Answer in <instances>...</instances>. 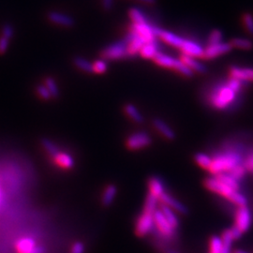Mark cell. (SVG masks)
<instances>
[{
  "mask_svg": "<svg viewBox=\"0 0 253 253\" xmlns=\"http://www.w3.org/2000/svg\"><path fill=\"white\" fill-rule=\"evenodd\" d=\"M115 0H102V6L106 12H110L114 8Z\"/></svg>",
  "mask_w": 253,
  "mask_h": 253,
  "instance_id": "f6af8a7d",
  "label": "cell"
},
{
  "mask_svg": "<svg viewBox=\"0 0 253 253\" xmlns=\"http://www.w3.org/2000/svg\"><path fill=\"white\" fill-rule=\"evenodd\" d=\"M1 199H2V194H1V191H0V202H1Z\"/></svg>",
  "mask_w": 253,
  "mask_h": 253,
  "instance_id": "c3c4849f",
  "label": "cell"
},
{
  "mask_svg": "<svg viewBox=\"0 0 253 253\" xmlns=\"http://www.w3.org/2000/svg\"><path fill=\"white\" fill-rule=\"evenodd\" d=\"M149 193L154 195L160 200V197L165 193L164 182L160 178L153 177L149 181Z\"/></svg>",
  "mask_w": 253,
  "mask_h": 253,
  "instance_id": "7402d4cb",
  "label": "cell"
},
{
  "mask_svg": "<svg viewBox=\"0 0 253 253\" xmlns=\"http://www.w3.org/2000/svg\"><path fill=\"white\" fill-rule=\"evenodd\" d=\"M125 38L128 41V57H135L137 54H139L140 50L146 44V42L132 30H130Z\"/></svg>",
  "mask_w": 253,
  "mask_h": 253,
  "instance_id": "7c38bea8",
  "label": "cell"
},
{
  "mask_svg": "<svg viewBox=\"0 0 253 253\" xmlns=\"http://www.w3.org/2000/svg\"><path fill=\"white\" fill-rule=\"evenodd\" d=\"M241 164L242 156L236 151H229L212 158V163L208 170L216 176L223 173H228Z\"/></svg>",
  "mask_w": 253,
  "mask_h": 253,
  "instance_id": "3957f363",
  "label": "cell"
},
{
  "mask_svg": "<svg viewBox=\"0 0 253 253\" xmlns=\"http://www.w3.org/2000/svg\"><path fill=\"white\" fill-rule=\"evenodd\" d=\"M229 232H230V234H231V236H232V238H233L234 240H238V239L241 238L242 236H243V233L239 230L238 228L236 225L232 226V227L229 229Z\"/></svg>",
  "mask_w": 253,
  "mask_h": 253,
  "instance_id": "ee69618b",
  "label": "cell"
},
{
  "mask_svg": "<svg viewBox=\"0 0 253 253\" xmlns=\"http://www.w3.org/2000/svg\"><path fill=\"white\" fill-rule=\"evenodd\" d=\"M52 160L60 168L65 169V170H70L74 167V159L73 158L72 155H70L66 152L60 151L59 154H57Z\"/></svg>",
  "mask_w": 253,
  "mask_h": 253,
  "instance_id": "ffe728a7",
  "label": "cell"
},
{
  "mask_svg": "<svg viewBox=\"0 0 253 253\" xmlns=\"http://www.w3.org/2000/svg\"><path fill=\"white\" fill-rule=\"evenodd\" d=\"M131 30L138 34L146 43L157 40L154 34V26L149 24V22L142 24H132Z\"/></svg>",
  "mask_w": 253,
  "mask_h": 253,
  "instance_id": "4fadbf2b",
  "label": "cell"
},
{
  "mask_svg": "<svg viewBox=\"0 0 253 253\" xmlns=\"http://www.w3.org/2000/svg\"><path fill=\"white\" fill-rule=\"evenodd\" d=\"M181 61L193 72V73H198V74H205L208 72L207 67L205 66V64H203L202 62H200L199 60L195 58H192L186 55L181 56L180 58Z\"/></svg>",
  "mask_w": 253,
  "mask_h": 253,
  "instance_id": "d6986e66",
  "label": "cell"
},
{
  "mask_svg": "<svg viewBox=\"0 0 253 253\" xmlns=\"http://www.w3.org/2000/svg\"><path fill=\"white\" fill-rule=\"evenodd\" d=\"M159 203H160V200L157 197H155L152 194L149 193L148 197H147V200H146V203H145L144 212L154 214L155 211L158 209Z\"/></svg>",
  "mask_w": 253,
  "mask_h": 253,
  "instance_id": "f546056e",
  "label": "cell"
},
{
  "mask_svg": "<svg viewBox=\"0 0 253 253\" xmlns=\"http://www.w3.org/2000/svg\"><path fill=\"white\" fill-rule=\"evenodd\" d=\"M234 179H237L238 181H240L241 179H244L246 173H247V169L245 167L244 164H239L238 166H236L233 170H231L230 172H228Z\"/></svg>",
  "mask_w": 253,
  "mask_h": 253,
  "instance_id": "d590c367",
  "label": "cell"
},
{
  "mask_svg": "<svg viewBox=\"0 0 253 253\" xmlns=\"http://www.w3.org/2000/svg\"><path fill=\"white\" fill-rule=\"evenodd\" d=\"M160 44L158 43L157 40H154L152 42L146 43L142 49L140 50L139 54L141 55L142 58L147 59V60H154V58L161 52L160 51Z\"/></svg>",
  "mask_w": 253,
  "mask_h": 253,
  "instance_id": "ac0fdd59",
  "label": "cell"
},
{
  "mask_svg": "<svg viewBox=\"0 0 253 253\" xmlns=\"http://www.w3.org/2000/svg\"><path fill=\"white\" fill-rule=\"evenodd\" d=\"M42 145H43V148L46 151V153L50 156L51 159H53L60 152L59 148L49 139H44L42 141Z\"/></svg>",
  "mask_w": 253,
  "mask_h": 253,
  "instance_id": "e575fe53",
  "label": "cell"
},
{
  "mask_svg": "<svg viewBox=\"0 0 253 253\" xmlns=\"http://www.w3.org/2000/svg\"><path fill=\"white\" fill-rule=\"evenodd\" d=\"M129 16H130L133 24H142V23L149 22L146 15L139 8H136V7H133L130 9Z\"/></svg>",
  "mask_w": 253,
  "mask_h": 253,
  "instance_id": "4316f807",
  "label": "cell"
},
{
  "mask_svg": "<svg viewBox=\"0 0 253 253\" xmlns=\"http://www.w3.org/2000/svg\"><path fill=\"white\" fill-rule=\"evenodd\" d=\"M10 43H11V40H9L3 36H0V55H4L8 51Z\"/></svg>",
  "mask_w": 253,
  "mask_h": 253,
  "instance_id": "b9f144b4",
  "label": "cell"
},
{
  "mask_svg": "<svg viewBox=\"0 0 253 253\" xmlns=\"http://www.w3.org/2000/svg\"><path fill=\"white\" fill-rule=\"evenodd\" d=\"M127 49L128 41L124 37L123 40L114 43L104 48L102 52V57L105 60H121L128 57Z\"/></svg>",
  "mask_w": 253,
  "mask_h": 253,
  "instance_id": "5b68a950",
  "label": "cell"
},
{
  "mask_svg": "<svg viewBox=\"0 0 253 253\" xmlns=\"http://www.w3.org/2000/svg\"><path fill=\"white\" fill-rule=\"evenodd\" d=\"M217 179H219L221 182H223L224 185H226L227 187L231 188L234 191H238L239 192L240 190V184L238 181L236 179H234L229 173H223V174H219L215 176Z\"/></svg>",
  "mask_w": 253,
  "mask_h": 253,
  "instance_id": "d4e9b609",
  "label": "cell"
},
{
  "mask_svg": "<svg viewBox=\"0 0 253 253\" xmlns=\"http://www.w3.org/2000/svg\"><path fill=\"white\" fill-rule=\"evenodd\" d=\"M168 253H179L178 252H176V251H169L168 252Z\"/></svg>",
  "mask_w": 253,
  "mask_h": 253,
  "instance_id": "7dc6e473",
  "label": "cell"
},
{
  "mask_svg": "<svg viewBox=\"0 0 253 253\" xmlns=\"http://www.w3.org/2000/svg\"><path fill=\"white\" fill-rule=\"evenodd\" d=\"M47 18L52 24L64 28H73L75 25L74 18L73 16L57 11L50 12L47 15Z\"/></svg>",
  "mask_w": 253,
  "mask_h": 253,
  "instance_id": "5bb4252c",
  "label": "cell"
},
{
  "mask_svg": "<svg viewBox=\"0 0 253 253\" xmlns=\"http://www.w3.org/2000/svg\"><path fill=\"white\" fill-rule=\"evenodd\" d=\"M151 143L152 139L150 135L145 132H138L131 134L126 141L127 148L131 150L146 149L151 145Z\"/></svg>",
  "mask_w": 253,
  "mask_h": 253,
  "instance_id": "ba28073f",
  "label": "cell"
},
{
  "mask_svg": "<svg viewBox=\"0 0 253 253\" xmlns=\"http://www.w3.org/2000/svg\"><path fill=\"white\" fill-rule=\"evenodd\" d=\"M93 73L98 74H105L108 70V63L105 60H98L93 63Z\"/></svg>",
  "mask_w": 253,
  "mask_h": 253,
  "instance_id": "8d00e7d4",
  "label": "cell"
},
{
  "mask_svg": "<svg viewBox=\"0 0 253 253\" xmlns=\"http://www.w3.org/2000/svg\"><path fill=\"white\" fill-rule=\"evenodd\" d=\"M231 78L237 79L243 83L253 82V69L250 68H241V67H232L230 69Z\"/></svg>",
  "mask_w": 253,
  "mask_h": 253,
  "instance_id": "e0dca14e",
  "label": "cell"
},
{
  "mask_svg": "<svg viewBox=\"0 0 253 253\" xmlns=\"http://www.w3.org/2000/svg\"><path fill=\"white\" fill-rule=\"evenodd\" d=\"M15 35V28L12 24L10 23H7L3 26L2 28V32H1V36L9 39V40H12L13 37Z\"/></svg>",
  "mask_w": 253,
  "mask_h": 253,
  "instance_id": "ab89813d",
  "label": "cell"
},
{
  "mask_svg": "<svg viewBox=\"0 0 253 253\" xmlns=\"http://www.w3.org/2000/svg\"><path fill=\"white\" fill-rule=\"evenodd\" d=\"M223 253V243L220 237L214 236L209 240L208 253Z\"/></svg>",
  "mask_w": 253,
  "mask_h": 253,
  "instance_id": "836d02e7",
  "label": "cell"
},
{
  "mask_svg": "<svg viewBox=\"0 0 253 253\" xmlns=\"http://www.w3.org/2000/svg\"><path fill=\"white\" fill-rule=\"evenodd\" d=\"M118 193V189L115 185H108L105 188L104 192L102 197V202L104 207H109L115 201V198Z\"/></svg>",
  "mask_w": 253,
  "mask_h": 253,
  "instance_id": "cb8c5ba5",
  "label": "cell"
},
{
  "mask_svg": "<svg viewBox=\"0 0 253 253\" xmlns=\"http://www.w3.org/2000/svg\"><path fill=\"white\" fill-rule=\"evenodd\" d=\"M235 253H247L246 251H243V250H237L236 252H235Z\"/></svg>",
  "mask_w": 253,
  "mask_h": 253,
  "instance_id": "bcb514c9",
  "label": "cell"
},
{
  "mask_svg": "<svg viewBox=\"0 0 253 253\" xmlns=\"http://www.w3.org/2000/svg\"><path fill=\"white\" fill-rule=\"evenodd\" d=\"M160 202H162L163 205L169 207L170 208L173 209L174 211L178 212L179 214L187 215L189 213V209L184 204H182L178 199H176L175 197H173L172 195L167 193H164L160 197Z\"/></svg>",
  "mask_w": 253,
  "mask_h": 253,
  "instance_id": "9a60e30c",
  "label": "cell"
},
{
  "mask_svg": "<svg viewBox=\"0 0 253 253\" xmlns=\"http://www.w3.org/2000/svg\"><path fill=\"white\" fill-rule=\"evenodd\" d=\"M153 126L164 138L168 140H174L176 138V134L173 131V129L166 122H164V120L160 119L153 120Z\"/></svg>",
  "mask_w": 253,
  "mask_h": 253,
  "instance_id": "44dd1931",
  "label": "cell"
},
{
  "mask_svg": "<svg viewBox=\"0 0 253 253\" xmlns=\"http://www.w3.org/2000/svg\"><path fill=\"white\" fill-rule=\"evenodd\" d=\"M161 211L163 212L165 219L167 220V222L171 224V226L177 230L179 227V216L177 215V212L174 211L173 209L170 208L169 207L165 206V205H163L161 208Z\"/></svg>",
  "mask_w": 253,
  "mask_h": 253,
  "instance_id": "603a6c76",
  "label": "cell"
},
{
  "mask_svg": "<svg viewBox=\"0 0 253 253\" xmlns=\"http://www.w3.org/2000/svg\"><path fill=\"white\" fill-rule=\"evenodd\" d=\"M153 60L155 61V63L157 65L166 68V69L175 70L176 72H178L179 74L185 77L193 76V73L181 61L180 59H176V58H173L171 56H168L166 54L160 52Z\"/></svg>",
  "mask_w": 253,
  "mask_h": 253,
  "instance_id": "277c9868",
  "label": "cell"
},
{
  "mask_svg": "<svg viewBox=\"0 0 253 253\" xmlns=\"http://www.w3.org/2000/svg\"><path fill=\"white\" fill-rule=\"evenodd\" d=\"M221 238H222V243H223V253H231L234 239L232 238L229 230L224 231Z\"/></svg>",
  "mask_w": 253,
  "mask_h": 253,
  "instance_id": "4dcf8cb0",
  "label": "cell"
},
{
  "mask_svg": "<svg viewBox=\"0 0 253 253\" xmlns=\"http://www.w3.org/2000/svg\"><path fill=\"white\" fill-rule=\"evenodd\" d=\"M45 86L47 88V89L49 90L52 98H58L60 96V89H59V86H58L57 82L55 81V79H53L52 77L46 78L45 81Z\"/></svg>",
  "mask_w": 253,
  "mask_h": 253,
  "instance_id": "1f68e13d",
  "label": "cell"
},
{
  "mask_svg": "<svg viewBox=\"0 0 253 253\" xmlns=\"http://www.w3.org/2000/svg\"><path fill=\"white\" fill-rule=\"evenodd\" d=\"M154 225L162 237L165 238H171L174 237L176 230L167 222L160 208L157 209L154 213Z\"/></svg>",
  "mask_w": 253,
  "mask_h": 253,
  "instance_id": "52a82bcc",
  "label": "cell"
},
{
  "mask_svg": "<svg viewBox=\"0 0 253 253\" xmlns=\"http://www.w3.org/2000/svg\"><path fill=\"white\" fill-rule=\"evenodd\" d=\"M233 47L230 45V43H220L216 45H208L204 50L203 58L205 60H213L218 57L223 56L231 52Z\"/></svg>",
  "mask_w": 253,
  "mask_h": 253,
  "instance_id": "8fae6325",
  "label": "cell"
},
{
  "mask_svg": "<svg viewBox=\"0 0 253 253\" xmlns=\"http://www.w3.org/2000/svg\"><path fill=\"white\" fill-rule=\"evenodd\" d=\"M125 113L126 115L131 119L134 120V122L141 124L144 122V117L141 114V112L138 110V108L135 105L132 104H128L124 107Z\"/></svg>",
  "mask_w": 253,
  "mask_h": 253,
  "instance_id": "484cf974",
  "label": "cell"
},
{
  "mask_svg": "<svg viewBox=\"0 0 253 253\" xmlns=\"http://www.w3.org/2000/svg\"><path fill=\"white\" fill-rule=\"evenodd\" d=\"M253 223V215L248 207L238 208L236 212L235 225L244 234L248 232Z\"/></svg>",
  "mask_w": 253,
  "mask_h": 253,
  "instance_id": "30bf717a",
  "label": "cell"
},
{
  "mask_svg": "<svg viewBox=\"0 0 253 253\" xmlns=\"http://www.w3.org/2000/svg\"><path fill=\"white\" fill-rule=\"evenodd\" d=\"M205 186L207 187V189H208L209 191L227 198L229 201H231L238 208L248 206V200L245 195L240 193L238 191H234L231 188L227 187L216 177L206 179Z\"/></svg>",
  "mask_w": 253,
  "mask_h": 253,
  "instance_id": "7a4b0ae2",
  "label": "cell"
},
{
  "mask_svg": "<svg viewBox=\"0 0 253 253\" xmlns=\"http://www.w3.org/2000/svg\"><path fill=\"white\" fill-rule=\"evenodd\" d=\"M155 228L154 214L144 212L138 218L135 225V233L138 237L143 238L149 235Z\"/></svg>",
  "mask_w": 253,
  "mask_h": 253,
  "instance_id": "8992f818",
  "label": "cell"
},
{
  "mask_svg": "<svg viewBox=\"0 0 253 253\" xmlns=\"http://www.w3.org/2000/svg\"><path fill=\"white\" fill-rule=\"evenodd\" d=\"M180 50L182 51L183 55L195 58V59H199V58H203L205 48L198 43H195L193 41L186 39Z\"/></svg>",
  "mask_w": 253,
  "mask_h": 253,
  "instance_id": "2e32d148",
  "label": "cell"
},
{
  "mask_svg": "<svg viewBox=\"0 0 253 253\" xmlns=\"http://www.w3.org/2000/svg\"><path fill=\"white\" fill-rule=\"evenodd\" d=\"M36 92L39 95V97L45 101H48L52 98L49 90L47 89V88L45 87V85H40L37 87L36 89Z\"/></svg>",
  "mask_w": 253,
  "mask_h": 253,
  "instance_id": "60d3db41",
  "label": "cell"
},
{
  "mask_svg": "<svg viewBox=\"0 0 253 253\" xmlns=\"http://www.w3.org/2000/svg\"><path fill=\"white\" fill-rule=\"evenodd\" d=\"M17 253H45V247L37 245L36 241L31 238H22L15 243Z\"/></svg>",
  "mask_w": 253,
  "mask_h": 253,
  "instance_id": "9c48e42d",
  "label": "cell"
},
{
  "mask_svg": "<svg viewBox=\"0 0 253 253\" xmlns=\"http://www.w3.org/2000/svg\"><path fill=\"white\" fill-rule=\"evenodd\" d=\"M196 164H198L200 167L208 170L211 163H212V158L208 156V154L205 153H198L194 157Z\"/></svg>",
  "mask_w": 253,
  "mask_h": 253,
  "instance_id": "d6a6232c",
  "label": "cell"
},
{
  "mask_svg": "<svg viewBox=\"0 0 253 253\" xmlns=\"http://www.w3.org/2000/svg\"><path fill=\"white\" fill-rule=\"evenodd\" d=\"M242 23L243 26L245 28V30H247L251 35L253 36V16L250 14H246L243 15L242 18Z\"/></svg>",
  "mask_w": 253,
  "mask_h": 253,
  "instance_id": "74e56055",
  "label": "cell"
},
{
  "mask_svg": "<svg viewBox=\"0 0 253 253\" xmlns=\"http://www.w3.org/2000/svg\"><path fill=\"white\" fill-rule=\"evenodd\" d=\"M223 42V33L220 30H213L208 37V45H216Z\"/></svg>",
  "mask_w": 253,
  "mask_h": 253,
  "instance_id": "f35d334b",
  "label": "cell"
},
{
  "mask_svg": "<svg viewBox=\"0 0 253 253\" xmlns=\"http://www.w3.org/2000/svg\"><path fill=\"white\" fill-rule=\"evenodd\" d=\"M239 94L232 89L227 82L215 86L208 96L209 104L217 110H234L238 104Z\"/></svg>",
  "mask_w": 253,
  "mask_h": 253,
  "instance_id": "6da1fadb",
  "label": "cell"
},
{
  "mask_svg": "<svg viewBox=\"0 0 253 253\" xmlns=\"http://www.w3.org/2000/svg\"><path fill=\"white\" fill-rule=\"evenodd\" d=\"M230 45L236 49L240 50H251L253 49V44L252 41L248 39H243V38H235L230 42Z\"/></svg>",
  "mask_w": 253,
  "mask_h": 253,
  "instance_id": "f1b7e54d",
  "label": "cell"
},
{
  "mask_svg": "<svg viewBox=\"0 0 253 253\" xmlns=\"http://www.w3.org/2000/svg\"><path fill=\"white\" fill-rule=\"evenodd\" d=\"M74 64L79 70H81L85 73H88V74L93 73V64H92V62H90L89 60H86L81 57H76L74 60Z\"/></svg>",
  "mask_w": 253,
  "mask_h": 253,
  "instance_id": "83f0119b",
  "label": "cell"
},
{
  "mask_svg": "<svg viewBox=\"0 0 253 253\" xmlns=\"http://www.w3.org/2000/svg\"><path fill=\"white\" fill-rule=\"evenodd\" d=\"M85 245L82 242H75L74 244L72 246L71 253H85Z\"/></svg>",
  "mask_w": 253,
  "mask_h": 253,
  "instance_id": "7bdbcfd3",
  "label": "cell"
}]
</instances>
